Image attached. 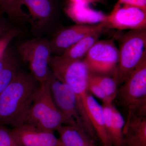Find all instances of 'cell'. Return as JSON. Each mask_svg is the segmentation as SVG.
Masks as SVG:
<instances>
[{
  "mask_svg": "<svg viewBox=\"0 0 146 146\" xmlns=\"http://www.w3.org/2000/svg\"><path fill=\"white\" fill-rule=\"evenodd\" d=\"M116 98L127 111V117H146V57L118 88Z\"/></svg>",
  "mask_w": 146,
  "mask_h": 146,
  "instance_id": "obj_4",
  "label": "cell"
},
{
  "mask_svg": "<svg viewBox=\"0 0 146 146\" xmlns=\"http://www.w3.org/2000/svg\"><path fill=\"white\" fill-rule=\"evenodd\" d=\"M88 89L91 94H93L95 96L102 101L103 103L112 102L110 101L104 91L100 87L99 85L91 78L90 75L88 84Z\"/></svg>",
  "mask_w": 146,
  "mask_h": 146,
  "instance_id": "obj_22",
  "label": "cell"
},
{
  "mask_svg": "<svg viewBox=\"0 0 146 146\" xmlns=\"http://www.w3.org/2000/svg\"><path fill=\"white\" fill-rule=\"evenodd\" d=\"M47 80L52 96L58 108L84 131L78 111L76 99L72 90L66 84L58 80L51 71Z\"/></svg>",
  "mask_w": 146,
  "mask_h": 146,
  "instance_id": "obj_9",
  "label": "cell"
},
{
  "mask_svg": "<svg viewBox=\"0 0 146 146\" xmlns=\"http://www.w3.org/2000/svg\"><path fill=\"white\" fill-rule=\"evenodd\" d=\"M16 27H13L10 21L5 17L4 14L0 12V40Z\"/></svg>",
  "mask_w": 146,
  "mask_h": 146,
  "instance_id": "obj_24",
  "label": "cell"
},
{
  "mask_svg": "<svg viewBox=\"0 0 146 146\" xmlns=\"http://www.w3.org/2000/svg\"><path fill=\"white\" fill-rule=\"evenodd\" d=\"M0 12L19 25L29 23V16L24 12L19 0H0Z\"/></svg>",
  "mask_w": 146,
  "mask_h": 146,
  "instance_id": "obj_17",
  "label": "cell"
},
{
  "mask_svg": "<svg viewBox=\"0 0 146 146\" xmlns=\"http://www.w3.org/2000/svg\"><path fill=\"white\" fill-rule=\"evenodd\" d=\"M83 60L91 74L112 77L119 61V49L112 39L98 40Z\"/></svg>",
  "mask_w": 146,
  "mask_h": 146,
  "instance_id": "obj_6",
  "label": "cell"
},
{
  "mask_svg": "<svg viewBox=\"0 0 146 146\" xmlns=\"http://www.w3.org/2000/svg\"><path fill=\"white\" fill-rule=\"evenodd\" d=\"M104 24L75 25L63 28L58 32L50 40L52 53L61 55L70 47L92 33L104 29Z\"/></svg>",
  "mask_w": 146,
  "mask_h": 146,
  "instance_id": "obj_10",
  "label": "cell"
},
{
  "mask_svg": "<svg viewBox=\"0 0 146 146\" xmlns=\"http://www.w3.org/2000/svg\"><path fill=\"white\" fill-rule=\"evenodd\" d=\"M56 131L63 146H96V142L78 127L61 125Z\"/></svg>",
  "mask_w": 146,
  "mask_h": 146,
  "instance_id": "obj_15",
  "label": "cell"
},
{
  "mask_svg": "<svg viewBox=\"0 0 146 146\" xmlns=\"http://www.w3.org/2000/svg\"><path fill=\"white\" fill-rule=\"evenodd\" d=\"M68 1L71 2L88 5L91 3H96L103 4H105L106 3V2L104 0H68Z\"/></svg>",
  "mask_w": 146,
  "mask_h": 146,
  "instance_id": "obj_27",
  "label": "cell"
},
{
  "mask_svg": "<svg viewBox=\"0 0 146 146\" xmlns=\"http://www.w3.org/2000/svg\"><path fill=\"white\" fill-rule=\"evenodd\" d=\"M105 28L129 31L146 29V13L133 7L117 2L103 23Z\"/></svg>",
  "mask_w": 146,
  "mask_h": 146,
  "instance_id": "obj_8",
  "label": "cell"
},
{
  "mask_svg": "<svg viewBox=\"0 0 146 146\" xmlns=\"http://www.w3.org/2000/svg\"><path fill=\"white\" fill-rule=\"evenodd\" d=\"M15 52L9 45L4 52L0 56V73L16 54V52Z\"/></svg>",
  "mask_w": 146,
  "mask_h": 146,
  "instance_id": "obj_25",
  "label": "cell"
},
{
  "mask_svg": "<svg viewBox=\"0 0 146 146\" xmlns=\"http://www.w3.org/2000/svg\"><path fill=\"white\" fill-rule=\"evenodd\" d=\"M29 12V23L35 37H43L48 32L55 17V0H19Z\"/></svg>",
  "mask_w": 146,
  "mask_h": 146,
  "instance_id": "obj_7",
  "label": "cell"
},
{
  "mask_svg": "<svg viewBox=\"0 0 146 146\" xmlns=\"http://www.w3.org/2000/svg\"><path fill=\"white\" fill-rule=\"evenodd\" d=\"M122 146H146V117H127L123 131Z\"/></svg>",
  "mask_w": 146,
  "mask_h": 146,
  "instance_id": "obj_13",
  "label": "cell"
},
{
  "mask_svg": "<svg viewBox=\"0 0 146 146\" xmlns=\"http://www.w3.org/2000/svg\"><path fill=\"white\" fill-rule=\"evenodd\" d=\"M146 57V29L129 31L120 38L119 61L112 77L118 86Z\"/></svg>",
  "mask_w": 146,
  "mask_h": 146,
  "instance_id": "obj_3",
  "label": "cell"
},
{
  "mask_svg": "<svg viewBox=\"0 0 146 146\" xmlns=\"http://www.w3.org/2000/svg\"><path fill=\"white\" fill-rule=\"evenodd\" d=\"M20 146H63L54 132L41 130L25 124L12 129Z\"/></svg>",
  "mask_w": 146,
  "mask_h": 146,
  "instance_id": "obj_11",
  "label": "cell"
},
{
  "mask_svg": "<svg viewBox=\"0 0 146 146\" xmlns=\"http://www.w3.org/2000/svg\"><path fill=\"white\" fill-rule=\"evenodd\" d=\"M103 30L101 29L97 31L85 36L60 56L67 60H83L91 47L98 41Z\"/></svg>",
  "mask_w": 146,
  "mask_h": 146,
  "instance_id": "obj_16",
  "label": "cell"
},
{
  "mask_svg": "<svg viewBox=\"0 0 146 146\" xmlns=\"http://www.w3.org/2000/svg\"><path fill=\"white\" fill-rule=\"evenodd\" d=\"M107 0H104L106 2V1H107Z\"/></svg>",
  "mask_w": 146,
  "mask_h": 146,
  "instance_id": "obj_28",
  "label": "cell"
},
{
  "mask_svg": "<svg viewBox=\"0 0 146 146\" xmlns=\"http://www.w3.org/2000/svg\"><path fill=\"white\" fill-rule=\"evenodd\" d=\"M117 3L136 7L146 13V0H118Z\"/></svg>",
  "mask_w": 146,
  "mask_h": 146,
  "instance_id": "obj_26",
  "label": "cell"
},
{
  "mask_svg": "<svg viewBox=\"0 0 146 146\" xmlns=\"http://www.w3.org/2000/svg\"><path fill=\"white\" fill-rule=\"evenodd\" d=\"M90 76L103 90L110 101L113 102L116 98L118 90L117 84L114 78L109 76L91 73Z\"/></svg>",
  "mask_w": 146,
  "mask_h": 146,
  "instance_id": "obj_20",
  "label": "cell"
},
{
  "mask_svg": "<svg viewBox=\"0 0 146 146\" xmlns=\"http://www.w3.org/2000/svg\"><path fill=\"white\" fill-rule=\"evenodd\" d=\"M16 49L35 78L40 83L46 82L51 73L49 62L52 55L49 39L35 37L21 42Z\"/></svg>",
  "mask_w": 146,
  "mask_h": 146,
  "instance_id": "obj_5",
  "label": "cell"
},
{
  "mask_svg": "<svg viewBox=\"0 0 146 146\" xmlns=\"http://www.w3.org/2000/svg\"><path fill=\"white\" fill-rule=\"evenodd\" d=\"M25 124L52 132H54L61 125L78 127L58 108L52 96L48 80L40 83Z\"/></svg>",
  "mask_w": 146,
  "mask_h": 146,
  "instance_id": "obj_2",
  "label": "cell"
},
{
  "mask_svg": "<svg viewBox=\"0 0 146 146\" xmlns=\"http://www.w3.org/2000/svg\"><path fill=\"white\" fill-rule=\"evenodd\" d=\"M0 146H20L12 129L0 123Z\"/></svg>",
  "mask_w": 146,
  "mask_h": 146,
  "instance_id": "obj_21",
  "label": "cell"
},
{
  "mask_svg": "<svg viewBox=\"0 0 146 146\" xmlns=\"http://www.w3.org/2000/svg\"><path fill=\"white\" fill-rule=\"evenodd\" d=\"M87 105L89 119L98 139L103 146H112L106 127L102 106L90 93L87 98Z\"/></svg>",
  "mask_w": 146,
  "mask_h": 146,
  "instance_id": "obj_14",
  "label": "cell"
},
{
  "mask_svg": "<svg viewBox=\"0 0 146 146\" xmlns=\"http://www.w3.org/2000/svg\"><path fill=\"white\" fill-rule=\"evenodd\" d=\"M40 84L30 73L20 68L0 94V123L13 128L25 124Z\"/></svg>",
  "mask_w": 146,
  "mask_h": 146,
  "instance_id": "obj_1",
  "label": "cell"
},
{
  "mask_svg": "<svg viewBox=\"0 0 146 146\" xmlns=\"http://www.w3.org/2000/svg\"><path fill=\"white\" fill-rule=\"evenodd\" d=\"M125 124V121L122 115L114 106L112 119L107 129L112 146H122L123 131Z\"/></svg>",
  "mask_w": 146,
  "mask_h": 146,
  "instance_id": "obj_18",
  "label": "cell"
},
{
  "mask_svg": "<svg viewBox=\"0 0 146 146\" xmlns=\"http://www.w3.org/2000/svg\"><path fill=\"white\" fill-rule=\"evenodd\" d=\"M64 11L72 21L78 25H93L104 23L107 15L91 8L89 5L68 1Z\"/></svg>",
  "mask_w": 146,
  "mask_h": 146,
  "instance_id": "obj_12",
  "label": "cell"
},
{
  "mask_svg": "<svg viewBox=\"0 0 146 146\" xmlns=\"http://www.w3.org/2000/svg\"><path fill=\"white\" fill-rule=\"evenodd\" d=\"M22 33L21 29L15 27L0 40V56L4 52L14 38Z\"/></svg>",
  "mask_w": 146,
  "mask_h": 146,
  "instance_id": "obj_23",
  "label": "cell"
},
{
  "mask_svg": "<svg viewBox=\"0 0 146 146\" xmlns=\"http://www.w3.org/2000/svg\"><path fill=\"white\" fill-rule=\"evenodd\" d=\"M20 69L16 54L0 73V94L13 81Z\"/></svg>",
  "mask_w": 146,
  "mask_h": 146,
  "instance_id": "obj_19",
  "label": "cell"
}]
</instances>
